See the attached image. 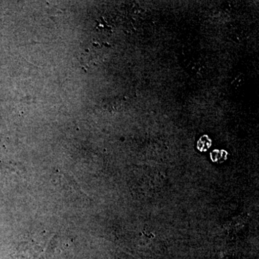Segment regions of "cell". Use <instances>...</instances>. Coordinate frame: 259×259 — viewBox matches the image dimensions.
I'll return each instance as SVG.
<instances>
[{"label":"cell","instance_id":"obj_1","mask_svg":"<svg viewBox=\"0 0 259 259\" xmlns=\"http://www.w3.org/2000/svg\"><path fill=\"white\" fill-rule=\"evenodd\" d=\"M19 243L17 259H55L69 246L67 240L62 237L40 232Z\"/></svg>","mask_w":259,"mask_h":259}]
</instances>
